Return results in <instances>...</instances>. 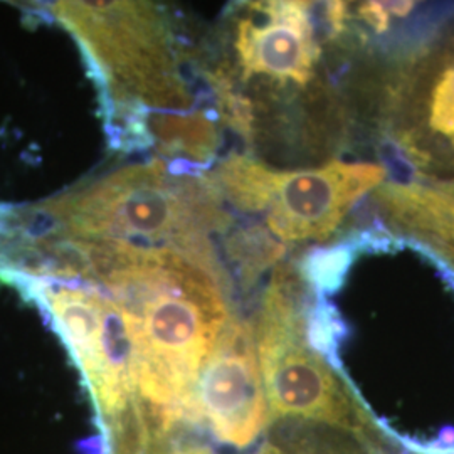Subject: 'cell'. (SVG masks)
Masks as SVG:
<instances>
[{"instance_id":"cell-1","label":"cell","mask_w":454,"mask_h":454,"mask_svg":"<svg viewBox=\"0 0 454 454\" xmlns=\"http://www.w3.org/2000/svg\"><path fill=\"white\" fill-rule=\"evenodd\" d=\"M207 176L163 160L114 170L27 209H12L19 243L46 238L112 239L177 251L226 273L212 244L232 224Z\"/></svg>"},{"instance_id":"cell-2","label":"cell","mask_w":454,"mask_h":454,"mask_svg":"<svg viewBox=\"0 0 454 454\" xmlns=\"http://www.w3.org/2000/svg\"><path fill=\"white\" fill-rule=\"evenodd\" d=\"M54 17L88 63L108 116L114 146L140 142L150 116L192 112L174 35L162 9L150 2H56Z\"/></svg>"},{"instance_id":"cell-3","label":"cell","mask_w":454,"mask_h":454,"mask_svg":"<svg viewBox=\"0 0 454 454\" xmlns=\"http://www.w3.org/2000/svg\"><path fill=\"white\" fill-rule=\"evenodd\" d=\"M224 204L256 215L283 244L324 243L367 194L387 180L386 167L332 160L279 170L249 155H231L207 176Z\"/></svg>"},{"instance_id":"cell-4","label":"cell","mask_w":454,"mask_h":454,"mask_svg":"<svg viewBox=\"0 0 454 454\" xmlns=\"http://www.w3.org/2000/svg\"><path fill=\"white\" fill-rule=\"evenodd\" d=\"M305 303L303 276L278 266L253 322L271 419L356 429L357 406L315 343Z\"/></svg>"},{"instance_id":"cell-5","label":"cell","mask_w":454,"mask_h":454,"mask_svg":"<svg viewBox=\"0 0 454 454\" xmlns=\"http://www.w3.org/2000/svg\"><path fill=\"white\" fill-rule=\"evenodd\" d=\"M0 278L44 311L90 390L99 429L129 406L131 340L123 309L97 285L0 268Z\"/></svg>"},{"instance_id":"cell-6","label":"cell","mask_w":454,"mask_h":454,"mask_svg":"<svg viewBox=\"0 0 454 454\" xmlns=\"http://www.w3.org/2000/svg\"><path fill=\"white\" fill-rule=\"evenodd\" d=\"M311 2H249L231 19V61L211 74L227 88H262L264 97L307 95L318 82L322 46Z\"/></svg>"},{"instance_id":"cell-7","label":"cell","mask_w":454,"mask_h":454,"mask_svg":"<svg viewBox=\"0 0 454 454\" xmlns=\"http://www.w3.org/2000/svg\"><path fill=\"white\" fill-rule=\"evenodd\" d=\"M271 418L253 324L227 322L195 389V434L215 453H244Z\"/></svg>"},{"instance_id":"cell-8","label":"cell","mask_w":454,"mask_h":454,"mask_svg":"<svg viewBox=\"0 0 454 454\" xmlns=\"http://www.w3.org/2000/svg\"><path fill=\"white\" fill-rule=\"evenodd\" d=\"M389 114L395 144L429 180L454 170V35L411 61Z\"/></svg>"},{"instance_id":"cell-9","label":"cell","mask_w":454,"mask_h":454,"mask_svg":"<svg viewBox=\"0 0 454 454\" xmlns=\"http://www.w3.org/2000/svg\"><path fill=\"white\" fill-rule=\"evenodd\" d=\"M371 195L392 236L427 249L454 273V179L386 180Z\"/></svg>"},{"instance_id":"cell-10","label":"cell","mask_w":454,"mask_h":454,"mask_svg":"<svg viewBox=\"0 0 454 454\" xmlns=\"http://www.w3.org/2000/svg\"><path fill=\"white\" fill-rule=\"evenodd\" d=\"M305 448H294V451L290 450V446H283V444H268L260 454H307Z\"/></svg>"}]
</instances>
